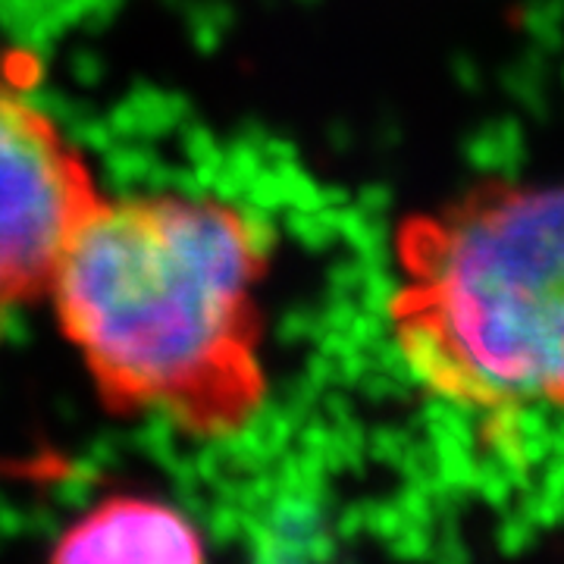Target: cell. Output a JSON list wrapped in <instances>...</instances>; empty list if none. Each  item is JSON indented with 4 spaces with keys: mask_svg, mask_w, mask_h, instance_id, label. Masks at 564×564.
Segmentation results:
<instances>
[{
    "mask_svg": "<svg viewBox=\"0 0 564 564\" xmlns=\"http://www.w3.org/2000/svg\"><path fill=\"white\" fill-rule=\"evenodd\" d=\"M270 232L198 192L104 195L51 285L61 333L113 417L223 443L261 417Z\"/></svg>",
    "mask_w": 564,
    "mask_h": 564,
    "instance_id": "1",
    "label": "cell"
},
{
    "mask_svg": "<svg viewBox=\"0 0 564 564\" xmlns=\"http://www.w3.org/2000/svg\"><path fill=\"white\" fill-rule=\"evenodd\" d=\"M389 336L423 392L477 417L564 421V180H480L408 214Z\"/></svg>",
    "mask_w": 564,
    "mask_h": 564,
    "instance_id": "2",
    "label": "cell"
},
{
    "mask_svg": "<svg viewBox=\"0 0 564 564\" xmlns=\"http://www.w3.org/2000/svg\"><path fill=\"white\" fill-rule=\"evenodd\" d=\"M104 198L76 141L39 98L29 57H0V329L51 295L66 248Z\"/></svg>",
    "mask_w": 564,
    "mask_h": 564,
    "instance_id": "3",
    "label": "cell"
},
{
    "mask_svg": "<svg viewBox=\"0 0 564 564\" xmlns=\"http://www.w3.org/2000/svg\"><path fill=\"white\" fill-rule=\"evenodd\" d=\"M47 564H207V545L176 505L117 492L63 527Z\"/></svg>",
    "mask_w": 564,
    "mask_h": 564,
    "instance_id": "4",
    "label": "cell"
}]
</instances>
